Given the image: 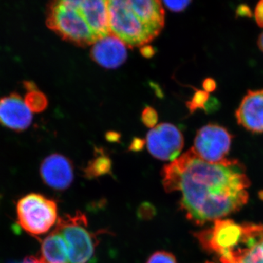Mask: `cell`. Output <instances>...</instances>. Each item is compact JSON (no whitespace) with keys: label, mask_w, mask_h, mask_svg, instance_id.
<instances>
[{"label":"cell","mask_w":263,"mask_h":263,"mask_svg":"<svg viewBox=\"0 0 263 263\" xmlns=\"http://www.w3.org/2000/svg\"><path fill=\"white\" fill-rule=\"evenodd\" d=\"M162 176L165 191L181 193V209L198 224L222 219L248 201L250 182L235 160L208 162L190 148L164 166Z\"/></svg>","instance_id":"obj_1"},{"label":"cell","mask_w":263,"mask_h":263,"mask_svg":"<svg viewBox=\"0 0 263 263\" xmlns=\"http://www.w3.org/2000/svg\"><path fill=\"white\" fill-rule=\"evenodd\" d=\"M200 239L221 263H263V224L219 219Z\"/></svg>","instance_id":"obj_2"},{"label":"cell","mask_w":263,"mask_h":263,"mask_svg":"<svg viewBox=\"0 0 263 263\" xmlns=\"http://www.w3.org/2000/svg\"><path fill=\"white\" fill-rule=\"evenodd\" d=\"M46 26L62 39L79 46L84 47L98 41L81 13L79 0L50 3L46 10Z\"/></svg>","instance_id":"obj_3"},{"label":"cell","mask_w":263,"mask_h":263,"mask_svg":"<svg viewBox=\"0 0 263 263\" xmlns=\"http://www.w3.org/2000/svg\"><path fill=\"white\" fill-rule=\"evenodd\" d=\"M107 4L110 31L126 46L142 47L157 37V34L137 16L129 0H110Z\"/></svg>","instance_id":"obj_4"},{"label":"cell","mask_w":263,"mask_h":263,"mask_svg":"<svg viewBox=\"0 0 263 263\" xmlns=\"http://www.w3.org/2000/svg\"><path fill=\"white\" fill-rule=\"evenodd\" d=\"M19 226L34 236L48 233L57 221V205L51 199L31 193L18 200L16 205Z\"/></svg>","instance_id":"obj_5"},{"label":"cell","mask_w":263,"mask_h":263,"mask_svg":"<svg viewBox=\"0 0 263 263\" xmlns=\"http://www.w3.org/2000/svg\"><path fill=\"white\" fill-rule=\"evenodd\" d=\"M87 226L86 216L79 212L58 219L56 229L67 243L70 263H89L93 259L96 239Z\"/></svg>","instance_id":"obj_6"},{"label":"cell","mask_w":263,"mask_h":263,"mask_svg":"<svg viewBox=\"0 0 263 263\" xmlns=\"http://www.w3.org/2000/svg\"><path fill=\"white\" fill-rule=\"evenodd\" d=\"M232 138L226 128L216 124H208L197 131L192 148L202 160L217 163L226 160Z\"/></svg>","instance_id":"obj_7"},{"label":"cell","mask_w":263,"mask_h":263,"mask_svg":"<svg viewBox=\"0 0 263 263\" xmlns=\"http://www.w3.org/2000/svg\"><path fill=\"white\" fill-rule=\"evenodd\" d=\"M182 133L174 124L162 123L152 128L146 136V146L151 155L158 160L174 161L183 147Z\"/></svg>","instance_id":"obj_8"},{"label":"cell","mask_w":263,"mask_h":263,"mask_svg":"<svg viewBox=\"0 0 263 263\" xmlns=\"http://www.w3.org/2000/svg\"><path fill=\"white\" fill-rule=\"evenodd\" d=\"M32 112L18 93L0 98V124L15 132L28 129L32 122Z\"/></svg>","instance_id":"obj_9"},{"label":"cell","mask_w":263,"mask_h":263,"mask_svg":"<svg viewBox=\"0 0 263 263\" xmlns=\"http://www.w3.org/2000/svg\"><path fill=\"white\" fill-rule=\"evenodd\" d=\"M40 172L43 182L59 191L70 187L73 181L72 162L60 154H52L46 157L41 163Z\"/></svg>","instance_id":"obj_10"},{"label":"cell","mask_w":263,"mask_h":263,"mask_svg":"<svg viewBox=\"0 0 263 263\" xmlns=\"http://www.w3.org/2000/svg\"><path fill=\"white\" fill-rule=\"evenodd\" d=\"M126 46L119 37L110 34L93 44L90 54L91 59L102 67L116 69L127 60Z\"/></svg>","instance_id":"obj_11"},{"label":"cell","mask_w":263,"mask_h":263,"mask_svg":"<svg viewBox=\"0 0 263 263\" xmlns=\"http://www.w3.org/2000/svg\"><path fill=\"white\" fill-rule=\"evenodd\" d=\"M238 124L252 133H263V90L249 91L235 113Z\"/></svg>","instance_id":"obj_12"},{"label":"cell","mask_w":263,"mask_h":263,"mask_svg":"<svg viewBox=\"0 0 263 263\" xmlns=\"http://www.w3.org/2000/svg\"><path fill=\"white\" fill-rule=\"evenodd\" d=\"M79 8L98 41L112 34L108 4L104 0H79Z\"/></svg>","instance_id":"obj_13"},{"label":"cell","mask_w":263,"mask_h":263,"mask_svg":"<svg viewBox=\"0 0 263 263\" xmlns=\"http://www.w3.org/2000/svg\"><path fill=\"white\" fill-rule=\"evenodd\" d=\"M132 9L148 28L159 35L164 25V12L158 0H129Z\"/></svg>","instance_id":"obj_14"},{"label":"cell","mask_w":263,"mask_h":263,"mask_svg":"<svg viewBox=\"0 0 263 263\" xmlns=\"http://www.w3.org/2000/svg\"><path fill=\"white\" fill-rule=\"evenodd\" d=\"M40 259L43 263H70L68 247L59 230H55L43 240Z\"/></svg>","instance_id":"obj_15"},{"label":"cell","mask_w":263,"mask_h":263,"mask_svg":"<svg viewBox=\"0 0 263 263\" xmlns=\"http://www.w3.org/2000/svg\"><path fill=\"white\" fill-rule=\"evenodd\" d=\"M24 87L27 90L24 101L29 110L34 113H41L48 107L47 97L38 89L37 84L32 81H25Z\"/></svg>","instance_id":"obj_16"},{"label":"cell","mask_w":263,"mask_h":263,"mask_svg":"<svg viewBox=\"0 0 263 263\" xmlns=\"http://www.w3.org/2000/svg\"><path fill=\"white\" fill-rule=\"evenodd\" d=\"M111 169V161L108 157L101 155L90 162L86 169L88 176L95 177L101 175L108 174Z\"/></svg>","instance_id":"obj_17"},{"label":"cell","mask_w":263,"mask_h":263,"mask_svg":"<svg viewBox=\"0 0 263 263\" xmlns=\"http://www.w3.org/2000/svg\"><path fill=\"white\" fill-rule=\"evenodd\" d=\"M142 122L148 128H154L158 122V114L155 108L147 106L143 110L141 115Z\"/></svg>","instance_id":"obj_18"},{"label":"cell","mask_w":263,"mask_h":263,"mask_svg":"<svg viewBox=\"0 0 263 263\" xmlns=\"http://www.w3.org/2000/svg\"><path fill=\"white\" fill-rule=\"evenodd\" d=\"M209 94L206 91H197L194 95L193 100L187 102L186 105L190 108V111L193 112L197 108H205V103H206Z\"/></svg>","instance_id":"obj_19"},{"label":"cell","mask_w":263,"mask_h":263,"mask_svg":"<svg viewBox=\"0 0 263 263\" xmlns=\"http://www.w3.org/2000/svg\"><path fill=\"white\" fill-rule=\"evenodd\" d=\"M146 263H177L172 254L167 252H157L152 254Z\"/></svg>","instance_id":"obj_20"},{"label":"cell","mask_w":263,"mask_h":263,"mask_svg":"<svg viewBox=\"0 0 263 263\" xmlns=\"http://www.w3.org/2000/svg\"><path fill=\"white\" fill-rule=\"evenodd\" d=\"M163 4L167 9L173 12H181L187 8L188 5L191 3V1L185 0V1H164Z\"/></svg>","instance_id":"obj_21"},{"label":"cell","mask_w":263,"mask_h":263,"mask_svg":"<svg viewBox=\"0 0 263 263\" xmlns=\"http://www.w3.org/2000/svg\"><path fill=\"white\" fill-rule=\"evenodd\" d=\"M256 22L260 27H263V0L257 5L254 12Z\"/></svg>","instance_id":"obj_22"},{"label":"cell","mask_w":263,"mask_h":263,"mask_svg":"<svg viewBox=\"0 0 263 263\" xmlns=\"http://www.w3.org/2000/svg\"><path fill=\"white\" fill-rule=\"evenodd\" d=\"M141 53L145 58H152L155 54V48L151 46H143L141 48Z\"/></svg>","instance_id":"obj_23"},{"label":"cell","mask_w":263,"mask_h":263,"mask_svg":"<svg viewBox=\"0 0 263 263\" xmlns=\"http://www.w3.org/2000/svg\"><path fill=\"white\" fill-rule=\"evenodd\" d=\"M145 142L140 138H136L133 139L130 146V150L132 151H140L144 146Z\"/></svg>","instance_id":"obj_24"},{"label":"cell","mask_w":263,"mask_h":263,"mask_svg":"<svg viewBox=\"0 0 263 263\" xmlns=\"http://www.w3.org/2000/svg\"><path fill=\"white\" fill-rule=\"evenodd\" d=\"M202 86H203V88L205 89V91L210 92V91H214V90L215 89V81L212 80V79H205V81L203 82V84H202Z\"/></svg>","instance_id":"obj_25"},{"label":"cell","mask_w":263,"mask_h":263,"mask_svg":"<svg viewBox=\"0 0 263 263\" xmlns=\"http://www.w3.org/2000/svg\"><path fill=\"white\" fill-rule=\"evenodd\" d=\"M120 138V134L117 132H108L106 134V138L108 141L117 142Z\"/></svg>","instance_id":"obj_26"},{"label":"cell","mask_w":263,"mask_h":263,"mask_svg":"<svg viewBox=\"0 0 263 263\" xmlns=\"http://www.w3.org/2000/svg\"><path fill=\"white\" fill-rule=\"evenodd\" d=\"M12 263H43V262L41 259L36 258L34 257H27L23 260Z\"/></svg>","instance_id":"obj_27"},{"label":"cell","mask_w":263,"mask_h":263,"mask_svg":"<svg viewBox=\"0 0 263 263\" xmlns=\"http://www.w3.org/2000/svg\"><path fill=\"white\" fill-rule=\"evenodd\" d=\"M257 45H258L259 49L263 52V32L259 35L258 41H257Z\"/></svg>","instance_id":"obj_28"}]
</instances>
